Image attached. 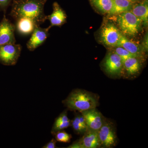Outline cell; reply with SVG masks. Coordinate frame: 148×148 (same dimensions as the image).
Here are the masks:
<instances>
[{
    "label": "cell",
    "instance_id": "cell-13",
    "mask_svg": "<svg viewBox=\"0 0 148 148\" xmlns=\"http://www.w3.org/2000/svg\"><path fill=\"white\" fill-rule=\"evenodd\" d=\"M67 15L64 11L61 8L58 3L55 2L53 4V12L50 15L46 16V20L50 23L49 27L53 26L61 27L66 22Z\"/></svg>",
    "mask_w": 148,
    "mask_h": 148
},
{
    "label": "cell",
    "instance_id": "cell-6",
    "mask_svg": "<svg viewBox=\"0 0 148 148\" xmlns=\"http://www.w3.org/2000/svg\"><path fill=\"white\" fill-rule=\"evenodd\" d=\"M122 34L119 29L113 24L108 22L103 25L100 33V39L106 46L117 47Z\"/></svg>",
    "mask_w": 148,
    "mask_h": 148
},
{
    "label": "cell",
    "instance_id": "cell-20",
    "mask_svg": "<svg viewBox=\"0 0 148 148\" xmlns=\"http://www.w3.org/2000/svg\"><path fill=\"white\" fill-rule=\"evenodd\" d=\"M71 126L74 132L79 135H83L86 131V128L82 126L79 121V114H76L73 119L71 121Z\"/></svg>",
    "mask_w": 148,
    "mask_h": 148
},
{
    "label": "cell",
    "instance_id": "cell-15",
    "mask_svg": "<svg viewBox=\"0 0 148 148\" xmlns=\"http://www.w3.org/2000/svg\"><path fill=\"white\" fill-rule=\"evenodd\" d=\"M117 47H121L139 58H145L143 49L136 43L133 42L122 34Z\"/></svg>",
    "mask_w": 148,
    "mask_h": 148
},
{
    "label": "cell",
    "instance_id": "cell-5",
    "mask_svg": "<svg viewBox=\"0 0 148 148\" xmlns=\"http://www.w3.org/2000/svg\"><path fill=\"white\" fill-rule=\"evenodd\" d=\"M123 61L112 51L106 55L102 64L104 71L113 78L121 77L123 71Z\"/></svg>",
    "mask_w": 148,
    "mask_h": 148
},
{
    "label": "cell",
    "instance_id": "cell-2",
    "mask_svg": "<svg viewBox=\"0 0 148 148\" xmlns=\"http://www.w3.org/2000/svg\"><path fill=\"white\" fill-rule=\"evenodd\" d=\"M99 97L97 94L82 89H75L62 102L68 110L80 113L99 106Z\"/></svg>",
    "mask_w": 148,
    "mask_h": 148
},
{
    "label": "cell",
    "instance_id": "cell-22",
    "mask_svg": "<svg viewBox=\"0 0 148 148\" xmlns=\"http://www.w3.org/2000/svg\"><path fill=\"white\" fill-rule=\"evenodd\" d=\"M113 50L112 51H113L119 56L123 61L126 60L127 58H130V57H138L134 55V54L130 53L127 50L125 49L123 47H114Z\"/></svg>",
    "mask_w": 148,
    "mask_h": 148
},
{
    "label": "cell",
    "instance_id": "cell-3",
    "mask_svg": "<svg viewBox=\"0 0 148 148\" xmlns=\"http://www.w3.org/2000/svg\"><path fill=\"white\" fill-rule=\"evenodd\" d=\"M116 22L120 31L125 36H137L142 27V22L130 11L117 15Z\"/></svg>",
    "mask_w": 148,
    "mask_h": 148
},
{
    "label": "cell",
    "instance_id": "cell-18",
    "mask_svg": "<svg viewBox=\"0 0 148 148\" xmlns=\"http://www.w3.org/2000/svg\"><path fill=\"white\" fill-rule=\"evenodd\" d=\"M112 8L108 14L110 16L117 15L120 14L131 10L133 6L132 2L128 0H112Z\"/></svg>",
    "mask_w": 148,
    "mask_h": 148
},
{
    "label": "cell",
    "instance_id": "cell-1",
    "mask_svg": "<svg viewBox=\"0 0 148 148\" xmlns=\"http://www.w3.org/2000/svg\"><path fill=\"white\" fill-rule=\"evenodd\" d=\"M47 0H13L10 15L16 20L21 18H30L38 25L46 20L44 6Z\"/></svg>",
    "mask_w": 148,
    "mask_h": 148
},
{
    "label": "cell",
    "instance_id": "cell-8",
    "mask_svg": "<svg viewBox=\"0 0 148 148\" xmlns=\"http://www.w3.org/2000/svg\"><path fill=\"white\" fill-rule=\"evenodd\" d=\"M81 138L74 142L68 148H101L98 137V131L87 128Z\"/></svg>",
    "mask_w": 148,
    "mask_h": 148
},
{
    "label": "cell",
    "instance_id": "cell-19",
    "mask_svg": "<svg viewBox=\"0 0 148 148\" xmlns=\"http://www.w3.org/2000/svg\"><path fill=\"white\" fill-rule=\"evenodd\" d=\"M95 8L103 14H108L112 8V0H90Z\"/></svg>",
    "mask_w": 148,
    "mask_h": 148
},
{
    "label": "cell",
    "instance_id": "cell-24",
    "mask_svg": "<svg viewBox=\"0 0 148 148\" xmlns=\"http://www.w3.org/2000/svg\"><path fill=\"white\" fill-rule=\"evenodd\" d=\"M56 140L55 139H51V141L47 143L42 148H55L56 147Z\"/></svg>",
    "mask_w": 148,
    "mask_h": 148
},
{
    "label": "cell",
    "instance_id": "cell-9",
    "mask_svg": "<svg viewBox=\"0 0 148 148\" xmlns=\"http://www.w3.org/2000/svg\"><path fill=\"white\" fill-rule=\"evenodd\" d=\"M145 58L130 57L123 61L122 76L127 79L136 77L140 74Z\"/></svg>",
    "mask_w": 148,
    "mask_h": 148
},
{
    "label": "cell",
    "instance_id": "cell-26",
    "mask_svg": "<svg viewBox=\"0 0 148 148\" xmlns=\"http://www.w3.org/2000/svg\"><path fill=\"white\" fill-rule=\"evenodd\" d=\"M128 1H130L132 2L134 1H136V0H128Z\"/></svg>",
    "mask_w": 148,
    "mask_h": 148
},
{
    "label": "cell",
    "instance_id": "cell-17",
    "mask_svg": "<svg viewBox=\"0 0 148 148\" xmlns=\"http://www.w3.org/2000/svg\"><path fill=\"white\" fill-rule=\"evenodd\" d=\"M71 126V120L68 117L67 109L63 111L56 119L51 132L54 135L58 131L64 130Z\"/></svg>",
    "mask_w": 148,
    "mask_h": 148
},
{
    "label": "cell",
    "instance_id": "cell-10",
    "mask_svg": "<svg viewBox=\"0 0 148 148\" xmlns=\"http://www.w3.org/2000/svg\"><path fill=\"white\" fill-rule=\"evenodd\" d=\"M15 25L12 23L5 15L0 22V45L16 43L14 32Z\"/></svg>",
    "mask_w": 148,
    "mask_h": 148
},
{
    "label": "cell",
    "instance_id": "cell-23",
    "mask_svg": "<svg viewBox=\"0 0 148 148\" xmlns=\"http://www.w3.org/2000/svg\"><path fill=\"white\" fill-rule=\"evenodd\" d=\"M12 0H0V10L5 11Z\"/></svg>",
    "mask_w": 148,
    "mask_h": 148
},
{
    "label": "cell",
    "instance_id": "cell-7",
    "mask_svg": "<svg viewBox=\"0 0 148 148\" xmlns=\"http://www.w3.org/2000/svg\"><path fill=\"white\" fill-rule=\"evenodd\" d=\"M21 49L20 45L15 43L0 45V63L6 66L16 65Z\"/></svg>",
    "mask_w": 148,
    "mask_h": 148
},
{
    "label": "cell",
    "instance_id": "cell-11",
    "mask_svg": "<svg viewBox=\"0 0 148 148\" xmlns=\"http://www.w3.org/2000/svg\"><path fill=\"white\" fill-rule=\"evenodd\" d=\"M80 113L84 118L87 128L95 131L100 130L106 119L96 108L83 111Z\"/></svg>",
    "mask_w": 148,
    "mask_h": 148
},
{
    "label": "cell",
    "instance_id": "cell-14",
    "mask_svg": "<svg viewBox=\"0 0 148 148\" xmlns=\"http://www.w3.org/2000/svg\"><path fill=\"white\" fill-rule=\"evenodd\" d=\"M16 21L15 29L18 34L22 36L32 34L36 27L39 25L29 18H21L16 19Z\"/></svg>",
    "mask_w": 148,
    "mask_h": 148
},
{
    "label": "cell",
    "instance_id": "cell-16",
    "mask_svg": "<svg viewBox=\"0 0 148 148\" xmlns=\"http://www.w3.org/2000/svg\"><path fill=\"white\" fill-rule=\"evenodd\" d=\"M130 11L141 21L145 26L148 25V0L133 5Z\"/></svg>",
    "mask_w": 148,
    "mask_h": 148
},
{
    "label": "cell",
    "instance_id": "cell-21",
    "mask_svg": "<svg viewBox=\"0 0 148 148\" xmlns=\"http://www.w3.org/2000/svg\"><path fill=\"white\" fill-rule=\"evenodd\" d=\"M55 140L60 143H70L72 138V135L64 130L58 131L54 135Z\"/></svg>",
    "mask_w": 148,
    "mask_h": 148
},
{
    "label": "cell",
    "instance_id": "cell-25",
    "mask_svg": "<svg viewBox=\"0 0 148 148\" xmlns=\"http://www.w3.org/2000/svg\"><path fill=\"white\" fill-rule=\"evenodd\" d=\"M143 50L144 52L148 51V34L147 33L143 40Z\"/></svg>",
    "mask_w": 148,
    "mask_h": 148
},
{
    "label": "cell",
    "instance_id": "cell-4",
    "mask_svg": "<svg viewBox=\"0 0 148 148\" xmlns=\"http://www.w3.org/2000/svg\"><path fill=\"white\" fill-rule=\"evenodd\" d=\"M98 137L101 148H112L116 147L118 138L116 128L114 123L106 118L103 125L98 130Z\"/></svg>",
    "mask_w": 148,
    "mask_h": 148
},
{
    "label": "cell",
    "instance_id": "cell-12",
    "mask_svg": "<svg viewBox=\"0 0 148 148\" xmlns=\"http://www.w3.org/2000/svg\"><path fill=\"white\" fill-rule=\"evenodd\" d=\"M50 28L49 27L47 28H42L39 25L37 26L27 43V49L30 51H33L42 45L49 36V31Z\"/></svg>",
    "mask_w": 148,
    "mask_h": 148
}]
</instances>
